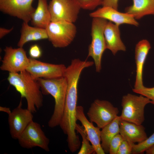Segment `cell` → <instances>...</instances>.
Instances as JSON below:
<instances>
[{"label":"cell","mask_w":154,"mask_h":154,"mask_svg":"<svg viewBox=\"0 0 154 154\" xmlns=\"http://www.w3.org/2000/svg\"><path fill=\"white\" fill-rule=\"evenodd\" d=\"M76 116L77 120L80 122L84 128L88 139L95 149L96 153L105 154L101 145L100 129L95 127L93 123L88 119L82 106H77Z\"/></svg>","instance_id":"obj_14"},{"label":"cell","mask_w":154,"mask_h":154,"mask_svg":"<svg viewBox=\"0 0 154 154\" xmlns=\"http://www.w3.org/2000/svg\"><path fill=\"white\" fill-rule=\"evenodd\" d=\"M43 94L51 95L55 100L53 113L48 122V126L54 128L59 125L62 118L65 101L67 83L64 76L53 79H37Z\"/></svg>","instance_id":"obj_2"},{"label":"cell","mask_w":154,"mask_h":154,"mask_svg":"<svg viewBox=\"0 0 154 154\" xmlns=\"http://www.w3.org/2000/svg\"><path fill=\"white\" fill-rule=\"evenodd\" d=\"M21 100L18 106L8 115L9 131L12 138L17 139L28 125L33 121V113L22 108Z\"/></svg>","instance_id":"obj_11"},{"label":"cell","mask_w":154,"mask_h":154,"mask_svg":"<svg viewBox=\"0 0 154 154\" xmlns=\"http://www.w3.org/2000/svg\"><path fill=\"white\" fill-rule=\"evenodd\" d=\"M48 39L55 48L68 46L76 36L77 29L73 23L51 22L46 29Z\"/></svg>","instance_id":"obj_5"},{"label":"cell","mask_w":154,"mask_h":154,"mask_svg":"<svg viewBox=\"0 0 154 154\" xmlns=\"http://www.w3.org/2000/svg\"><path fill=\"white\" fill-rule=\"evenodd\" d=\"M29 59V66L26 70L35 79H53L64 76L66 67L64 64L44 62L31 58Z\"/></svg>","instance_id":"obj_10"},{"label":"cell","mask_w":154,"mask_h":154,"mask_svg":"<svg viewBox=\"0 0 154 154\" xmlns=\"http://www.w3.org/2000/svg\"><path fill=\"white\" fill-rule=\"evenodd\" d=\"M90 16L92 18L98 17L108 20L119 26L128 24L138 26L139 23L132 15L126 13H123L109 6H102L90 13Z\"/></svg>","instance_id":"obj_13"},{"label":"cell","mask_w":154,"mask_h":154,"mask_svg":"<svg viewBox=\"0 0 154 154\" xmlns=\"http://www.w3.org/2000/svg\"><path fill=\"white\" fill-rule=\"evenodd\" d=\"M119 134L124 140L135 143H141L147 138L145 128L141 124H137L120 119Z\"/></svg>","instance_id":"obj_15"},{"label":"cell","mask_w":154,"mask_h":154,"mask_svg":"<svg viewBox=\"0 0 154 154\" xmlns=\"http://www.w3.org/2000/svg\"><path fill=\"white\" fill-rule=\"evenodd\" d=\"M123 140V137L119 133L116 135L110 141L109 154H117L118 148Z\"/></svg>","instance_id":"obj_25"},{"label":"cell","mask_w":154,"mask_h":154,"mask_svg":"<svg viewBox=\"0 0 154 154\" xmlns=\"http://www.w3.org/2000/svg\"><path fill=\"white\" fill-rule=\"evenodd\" d=\"M145 152L147 154H154V144L147 149Z\"/></svg>","instance_id":"obj_32"},{"label":"cell","mask_w":154,"mask_h":154,"mask_svg":"<svg viewBox=\"0 0 154 154\" xmlns=\"http://www.w3.org/2000/svg\"><path fill=\"white\" fill-rule=\"evenodd\" d=\"M118 108L110 102L96 99L91 104L87 113L90 121L102 129L118 116Z\"/></svg>","instance_id":"obj_6"},{"label":"cell","mask_w":154,"mask_h":154,"mask_svg":"<svg viewBox=\"0 0 154 154\" xmlns=\"http://www.w3.org/2000/svg\"><path fill=\"white\" fill-rule=\"evenodd\" d=\"M29 53L31 58L36 59L41 57L42 55V51L38 45L35 44L30 47Z\"/></svg>","instance_id":"obj_28"},{"label":"cell","mask_w":154,"mask_h":154,"mask_svg":"<svg viewBox=\"0 0 154 154\" xmlns=\"http://www.w3.org/2000/svg\"><path fill=\"white\" fill-rule=\"evenodd\" d=\"M119 26L109 21L107 23L104 30L106 49L110 50L114 55L119 51L126 50L120 38Z\"/></svg>","instance_id":"obj_17"},{"label":"cell","mask_w":154,"mask_h":154,"mask_svg":"<svg viewBox=\"0 0 154 154\" xmlns=\"http://www.w3.org/2000/svg\"><path fill=\"white\" fill-rule=\"evenodd\" d=\"M4 50L5 55L0 67L1 70L15 73L26 70L30 59L23 47L15 48L7 46Z\"/></svg>","instance_id":"obj_9"},{"label":"cell","mask_w":154,"mask_h":154,"mask_svg":"<svg viewBox=\"0 0 154 154\" xmlns=\"http://www.w3.org/2000/svg\"><path fill=\"white\" fill-rule=\"evenodd\" d=\"M81 9L88 10L94 9L102 5L103 0H73Z\"/></svg>","instance_id":"obj_24"},{"label":"cell","mask_w":154,"mask_h":154,"mask_svg":"<svg viewBox=\"0 0 154 154\" xmlns=\"http://www.w3.org/2000/svg\"><path fill=\"white\" fill-rule=\"evenodd\" d=\"M132 5L125 8V13L132 15L135 19L154 15V0H133Z\"/></svg>","instance_id":"obj_20"},{"label":"cell","mask_w":154,"mask_h":154,"mask_svg":"<svg viewBox=\"0 0 154 154\" xmlns=\"http://www.w3.org/2000/svg\"><path fill=\"white\" fill-rule=\"evenodd\" d=\"M13 86L25 98L27 109L33 113L36 112L43 106L42 93L37 79L33 78L26 70L19 73H9L7 78Z\"/></svg>","instance_id":"obj_1"},{"label":"cell","mask_w":154,"mask_h":154,"mask_svg":"<svg viewBox=\"0 0 154 154\" xmlns=\"http://www.w3.org/2000/svg\"><path fill=\"white\" fill-rule=\"evenodd\" d=\"M20 146L27 149L38 147L46 152L50 151L49 139L40 125L33 121L27 127L17 139Z\"/></svg>","instance_id":"obj_7"},{"label":"cell","mask_w":154,"mask_h":154,"mask_svg":"<svg viewBox=\"0 0 154 154\" xmlns=\"http://www.w3.org/2000/svg\"><path fill=\"white\" fill-rule=\"evenodd\" d=\"M0 111L5 112L8 115L10 114L12 111L9 108L2 106L0 107Z\"/></svg>","instance_id":"obj_31"},{"label":"cell","mask_w":154,"mask_h":154,"mask_svg":"<svg viewBox=\"0 0 154 154\" xmlns=\"http://www.w3.org/2000/svg\"><path fill=\"white\" fill-rule=\"evenodd\" d=\"M37 7L32 14L31 21L34 27L46 29L51 22L47 0H38Z\"/></svg>","instance_id":"obj_19"},{"label":"cell","mask_w":154,"mask_h":154,"mask_svg":"<svg viewBox=\"0 0 154 154\" xmlns=\"http://www.w3.org/2000/svg\"><path fill=\"white\" fill-rule=\"evenodd\" d=\"M46 29L30 26L28 23L23 22L21 30V36L17 43L19 47H23L27 42L48 38Z\"/></svg>","instance_id":"obj_18"},{"label":"cell","mask_w":154,"mask_h":154,"mask_svg":"<svg viewBox=\"0 0 154 154\" xmlns=\"http://www.w3.org/2000/svg\"><path fill=\"white\" fill-rule=\"evenodd\" d=\"M132 90L134 92L147 98L151 101V103L154 105V87L149 88L144 86L139 89H133Z\"/></svg>","instance_id":"obj_26"},{"label":"cell","mask_w":154,"mask_h":154,"mask_svg":"<svg viewBox=\"0 0 154 154\" xmlns=\"http://www.w3.org/2000/svg\"><path fill=\"white\" fill-rule=\"evenodd\" d=\"M120 119V116H117L101 130V145L105 153H109L110 143L112 139L119 133Z\"/></svg>","instance_id":"obj_21"},{"label":"cell","mask_w":154,"mask_h":154,"mask_svg":"<svg viewBox=\"0 0 154 154\" xmlns=\"http://www.w3.org/2000/svg\"><path fill=\"white\" fill-rule=\"evenodd\" d=\"M13 29V27L10 29L1 27L0 28V38H2L5 35L9 33Z\"/></svg>","instance_id":"obj_30"},{"label":"cell","mask_w":154,"mask_h":154,"mask_svg":"<svg viewBox=\"0 0 154 154\" xmlns=\"http://www.w3.org/2000/svg\"><path fill=\"white\" fill-rule=\"evenodd\" d=\"M119 0H103L102 6H109L117 10Z\"/></svg>","instance_id":"obj_29"},{"label":"cell","mask_w":154,"mask_h":154,"mask_svg":"<svg viewBox=\"0 0 154 154\" xmlns=\"http://www.w3.org/2000/svg\"><path fill=\"white\" fill-rule=\"evenodd\" d=\"M134 143L123 139L118 148L117 154H132L133 146Z\"/></svg>","instance_id":"obj_27"},{"label":"cell","mask_w":154,"mask_h":154,"mask_svg":"<svg viewBox=\"0 0 154 154\" xmlns=\"http://www.w3.org/2000/svg\"><path fill=\"white\" fill-rule=\"evenodd\" d=\"M151 103L147 98L140 95L137 96L128 94L123 96L121 119L137 124H141L145 120L144 109Z\"/></svg>","instance_id":"obj_3"},{"label":"cell","mask_w":154,"mask_h":154,"mask_svg":"<svg viewBox=\"0 0 154 154\" xmlns=\"http://www.w3.org/2000/svg\"><path fill=\"white\" fill-rule=\"evenodd\" d=\"M33 0H0V10L3 13L28 23L35 9Z\"/></svg>","instance_id":"obj_12"},{"label":"cell","mask_w":154,"mask_h":154,"mask_svg":"<svg viewBox=\"0 0 154 154\" xmlns=\"http://www.w3.org/2000/svg\"><path fill=\"white\" fill-rule=\"evenodd\" d=\"M154 144V133L144 141L133 146L132 154L141 153Z\"/></svg>","instance_id":"obj_23"},{"label":"cell","mask_w":154,"mask_h":154,"mask_svg":"<svg viewBox=\"0 0 154 154\" xmlns=\"http://www.w3.org/2000/svg\"><path fill=\"white\" fill-rule=\"evenodd\" d=\"M51 22L73 23L81 8L73 0H51L48 5Z\"/></svg>","instance_id":"obj_8"},{"label":"cell","mask_w":154,"mask_h":154,"mask_svg":"<svg viewBox=\"0 0 154 154\" xmlns=\"http://www.w3.org/2000/svg\"><path fill=\"white\" fill-rule=\"evenodd\" d=\"M76 130L79 133L82 138V145L78 154H92L96 153L95 149L90 143L85 130L83 126L76 123Z\"/></svg>","instance_id":"obj_22"},{"label":"cell","mask_w":154,"mask_h":154,"mask_svg":"<svg viewBox=\"0 0 154 154\" xmlns=\"http://www.w3.org/2000/svg\"><path fill=\"white\" fill-rule=\"evenodd\" d=\"M151 48L149 42L146 39L140 41L136 45L135 58L136 74L134 89H140L144 86L143 82V71L145 61Z\"/></svg>","instance_id":"obj_16"},{"label":"cell","mask_w":154,"mask_h":154,"mask_svg":"<svg viewBox=\"0 0 154 154\" xmlns=\"http://www.w3.org/2000/svg\"><path fill=\"white\" fill-rule=\"evenodd\" d=\"M107 20L98 17L93 18L91 27L92 41L88 48V57H91L95 64L96 71L100 72L103 53L106 49L104 30Z\"/></svg>","instance_id":"obj_4"}]
</instances>
